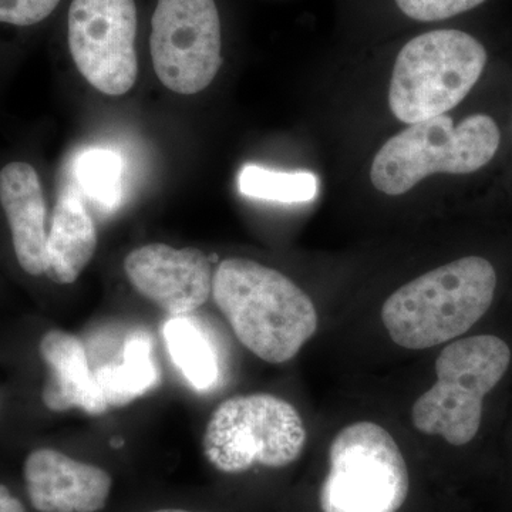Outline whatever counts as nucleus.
Listing matches in <instances>:
<instances>
[{
  "label": "nucleus",
  "instance_id": "nucleus-15",
  "mask_svg": "<svg viewBox=\"0 0 512 512\" xmlns=\"http://www.w3.org/2000/svg\"><path fill=\"white\" fill-rule=\"evenodd\" d=\"M107 403L123 406L147 392L158 382L157 367L151 357L146 335H133L124 346L123 360L116 366H104L94 372Z\"/></svg>",
  "mask_w": 512,
  "mask_h": 512
},
{
  "label": "nucleus",
  "instance_id": "nucleus-20",
  "mask_svg": "<svg viewBox=\"0 0 512 512\" xmlns=\"http://www.w3.org/2000/svg\"><path fill=\"white\" fill-rule=\"evenodd\" d=\"M60 0H0V22L32 26L52 15Z\"/></svg>",
  "mask_w": 512,
  "mask_h": 512
},
{
  "label": "nucleus",
  "instance_id": "nucleus-1",
  "mask_svg": "<svg viewBox=\"0 0 512 512\" xmlns=\"http://www.w3.org/2000/svg\"><path fill=\"white\" fill-rule=\"evenodd\" d=\"M212 295L239 342L272 365L292 360L318 330V312L308 293L252 259L222 261Z\"/></svg>",
  "mask_w": 512,
  "mask_h": 512
},
{
  "label": "nucleus",
  "instance_id": "nucleus-12",
  "mask_svg": "<svg viewBox=\"0 0 512 512\" xmlns=\"http://www.w3.org/2000/svg\"><path fill=\"white\" fill-rule=\"evenodd\" d=\"M0 205L12 231L13 248L23 271L46 272V201L32 165L13 161L0 170Z\"/></svg>",
  "mask_w": 512,
  "mask_h": 512
},
{
  "label": "nucleus",
  "instance_id": "nucleus-19",
  "mask_svg": "<svg viewBox=\"0 0 512 512\" xmlns=\"http://www.w3.org/2000/svg\"><path fill=\"white\" fill-rule=\"evenodd\" d=\"M485 0H396L404 15L420 22H437L483 5Z\"/></svg>",
  "mask_w": 512,
  "mask_h": 512
},
{
  "label": "nucleus",
  "instance_id": "nucleus-8",
  "mask_svg": "<svg viewBox=\"0 0 512 512\" xmlns=\"http://www.w3.org/2000/svg\"><path fill=\"white\" fill-rule=\"evenodd\" d=\"M150 45L154 70L167 89L180 94L207 89L222 63L215 0H158Z\"/></svg>",
  "mask_w": 512,
  "mask_h": 512
},
{
  "label": "nucleus",
  "instance_id": "nucleus-11",
  "mask_svg": "<svg viewBox=\"0 0 512 512\" xmlns=\"http://www.w3.org/2000/svg\"><path fill=\"white\" fill-rule=\"evenodd\" d=\"M30 503L39 512H97L110 497V474L53 448H37L25 461Z\"/></svg>",
  "mask_w": 512,
  "mask_h": 512
},
{
  "label": "nucleus",
  "instance_id": "nucleus-13",
  "mask_svg": "<svg viewBox=\"0 0 512 512\" xmlns=\"http://www.w3.org/2000/svg\"><path fill=\"white\" fill-rule=\"evenodd\" d=\"M40 356L49 369L42 399L52 412L80 409L99 416L109 403L90 369L82 340L63 330H50L40 340Z\"/></svg>",
  "mask_w": 512,
  "mask_h": 512
},
{
  "label": "nucleus",
  "instance_id": "nucleus-5",
  "mask_svg": "<svg viewBox=\"0 0 512 512\" xmlns=\"http://www.w3.org/2000/svg\"><path fill=\"white\" fill-rule=\"evenodd\" d=\"M510 363V346L497 336L450 343L437 357L436 384L413 404L414 427L426 436L443 437L451 446H466L480 430L484 397Z\"/></svg>",
  "mask_w": 512,
  "mask_h": 512
},
{
  "label": "nucleus",
  "instance_id": "nucleus-4",
  "mask_svg": "<svg viewBox=\"0 0 512 512\" xmlns=\"http://www.w3.org/2000/svg\"><path fill=\"white\" fill-rule=\"evenodd\" d=\"M487 50L461 30H434L414 37L394 63L389 106L407 124L444 116L480 80Z\"/></svg>",
  "mask_w": 512,
  "mask_h": 512
},
{
  "label": "nucleus",
  "instance_id": "nucleus-7",
  "mask_svg": "<svg viewBox=\"0 0 512 512\" xmlns=\"http://www.w3.org/2000/svg\"><path fill=\"white\" fill-rule=\"evenodd\" d=\"M409 490L406 460L389 431L357 421L336 434L319 491L322 512H399Z\"/></svg>",
  "mask_w": 512,
  "mask_h": 512
},
{
  "label": "nucleus",
  "instance_id": "nucleus-16",
  "mask_svg": "<svg viewBox=\"0 0 512 512\" xmlns=\"http://www.w3.org/2000/svg\"><path fill=\"white\" fill-rule=\"evenodd\" d=\"M168 352L185 379L197 390H208L217 383V355L210 340L188 316H173L164 326Z\"/></svg>",
  "mask_w": 512,
  "mask_h": 512
},
{
  "label": "nucleus",
  "instance_id": "nucleus-3",
  "mask_svg": "<svg viewBox=\"0 0 512 512\" xmlns=\"http://www.w3.org/2000/svg\"><path fill=\"white\" fill-rule=\"evenodd\" d=\"M500 143V128L490 116L474 114L454 124L444 114L390 138L376 154L370 178L384 194L403 195L429 175L476 173L493 160Z\"/></svg>",
  "mask_w": 512,
  "mask_h": 512
},
{
  "label": "nucleus",
  "instance_id": "nucleus-9",
  "mask_svg": "<svg viewBox=\"0 0 512 512\" xmlns=\"http://www.w3.org/2000/svg\"><path fill=\"white\" fill-rule=\"evenodd\" d=\"M69 47L77 69L109 96L126 94L137 79L134 0H73Z\"/></svg>",
  "mask_w": 512,
  "mask_h": 512
},
{
  "label": "nucleus",
  "instance_id": "nucleus-6",
  "mask_svg": "<svg viewBox=\"0 0 512 512\" xmlns=\"http://www.w3.org/2000/svg\"><path fill=\"white\" fill-rule=\"evenodd\" d=\"M202 444L221 473H245L255 464L282 468L305 450V423L295 406L274 394L235 396L212 412Z\"/></svg>",
  "mask_w": 512,
  "mask_h": 512
},
{
  "label": "nucleus",
  "instance_id": "nucleus-2",
  "mask_svg": "<svg viewBox=\"0 0 512 512\" xmlns=\"http://www.w3.org/2000/svg\"><path fill=\"white\" fill-rule=\"evenodd\" d=\"M497 274L490 261L467 256L397 289L382 308L396 345L424 350L450 342L483 318L494 301Z\"/></svg>",
  "mask_w": 512,
  "mask_h": 512
},
{
  "label": "nucleus",
  "instance_id": "nucleus-17",
  "mask_svg": "<svg viewBox=\"0 0 512 512\" xmlns=\"http://www.w3.org/2000/svg\"><path fill=\"white\" fill-rule=\"evenodd\" d=\"M238 184L248 197L286 204L309 202L318 194V178L312 173H279L256 165L242 168Z\"/></svg>",
  "mask_w": 512,
  "mask_h": 512
},
{
  "label": "nucleus",
  "instance_id": "nucleus-10",
  "mask_svg": "<svg viewBox=\"0 0 512 512\" xmlns=\"http://www.w3.org/2000/svg\"><path fill=\"white\" fill-rule=\"evenodd\" d=\"M128 281L148 301L171 316H187L212 293L211 261L197 248L144 245L124 261Z\"/></svg>",
  "mask_w": 512,
  "mask_h": 512
},
{
  "label": "nucleus",
  "instance_id": "nucleus-18",
  "mask_svg": "<svg viewBox=\"0 0 512 512\" xmlns=\"http://www.w3.org/2000/svg\"><path fill=\"white\" fill-rule=\"evenodd\" d=\"M76 174L86 194L106 210H114L123 195V163L114 151H86L77 160Z\"/></svg>",
  "mask_w": 512,
  "mask_h": 512
},
{
  "label": "nucleus",
  "instance_id": "nucleus-22",
  "mask_svg": "<svg viewBox=\"0 0 512 512\" xmlns=\"http://www.w3.org/2000/svg\"><path fill=\"white\" fill-rule=\"evenodd\" d=\"M153 512H192V511H185V510H158Z\"/></svg>",
  "mask_w": 512,
  "mask_h": 512
},
{
  "label": "nucleus",
  "instance_id": "nucleus-14",
  "mask_svg": "<svg viewBox=\"0 0 512 512\" xmlns=\"http://www.w3.org/2000/svg\"><path fill=\"white\" fill-rule=\"evenodd\" d=\"M97 231L86 205L73 188L60 194L47 234L46 272L56 284H73L92 261Z\"/></svg>",
  "mask_w": 512,
  "mask_h": 512
},
{
  "label": "nucleus",
  "instance_id": "nucleus-21",
  "mask_svg": "<svg viewBox=\"0 0 512 512\" xmlns=\"http://www.w3.org/2000/svg\"><path fill=\"white\" fill-rule=\"evenodd\" d=\"M0 512H26L23 504L3 484H0Z\"/></svg>",
  "mask_w": 512,
  "mask_h": 512
}]
</instances>
